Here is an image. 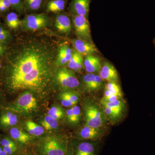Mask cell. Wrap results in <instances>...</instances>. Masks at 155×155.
Masks as SVG:
<instances>
[{"mask_svg":"<svg viewBox=\"0 0 155 155\" xmlns=\"http://www.w3.org/2000/svg\"><path fill=\"white\" fill-rule=\"evenodd\" d=\"M55 45L46 39L35 37L20 43L8 57L5 78L8 88L13 91H40L47 86L59 49Z\"/></svg>","mask_w":155,"mask_h":155,"instance_id":"1","label":"cell"},{"mask_svg":"<svg viewBox=\"0 0 155 155\" xmlns=\"http://www.w3.org/2000/svg\"><path fill=\"white\" fill-rule=\"evenodd\" d=\"M40 155H65L68 151L66 140L56 137H48L39 148Z\"/></svg>","mask_w":155,"mask_h":155,"instance_id":"2","label":"cell"},{"mask_svg":"<svg viewBox=\"0 0 155 155\" xmlns=\"http://www.w3.org/2000/svg\"><path fill=\"white\" fill-rule=\"evenodd\" d=\"M48 16L45 14H27L20 22V26L24 31H35L49 25Z\"/></svg>","mask_w":155,"mask_h":155,"instance_id":"3","label":"cell"},{"mask_svg":"<svg viewBox=\"0 0 155 155\" xmlns=\"http://www.w3.org/2000/svg\"><path fill=\"white\" fill-rule=\"evenodd\" d=\"M86 125L100 128L105 122V116L99 108L94 104H89L84 108Z\"/></svg>","mask_w":155,"mask_h":155,"instance_id":"4","label":"cell"},{"mask_svg":"<svg viewBox=\"0 0 155 155\" xmlns=\"http://www.w3.org/2000/svg\"><path fill=\"white\" fill-rule=\"evenodd\" d=\"M56 79L59 85L66 89L77 88L80 84L74 72L66 67H60L56 72Z\"/></svg>","mask_w":155,"mask_h":155,"instance_id":"5","label":"cell"},{"mask_svg":"<svg viewBox=\"0 0 155 155\" xmlns=\"http://www.w3.org/2000/svg\"><path fill=\"white\" fill-rule=\"evenodd\" d=\"M72 17L75 34L78 38L93 43L87 18L83 16H72Z\"/></svg>","mask_w":155,"mask_h":155,"instance_id":"6","label":"cell"},{"mask_svg":"<svg viewBox=\"0 0 155 155\" xmlns=\"http://www.w3.org/2000/svg\"><path fill=\"white\" fill-rule=\"evenodd\" d=\"M37 107L36 99L31 93L28 91L25 92L21 94L12 107L13 110L25 112L35 110Z\"/></svg>","mask_w":155,"mask_h":155,"instance_id":"7","label":"cell"},{"mask_svg":"<svg viewBox=\"0 0 155 155\" xmlns=\"http://www.w3.org/2000/svg\"><path fill=\"white\" fill-rule=\"evenodd\" d=\"M91 1L72 0L68 8L71 16H83L88 18Z\"/></svg>","mask_w":155,"mask_h":155,"instance_id":"8","label":"cell"},{"mask_svg":"<svg viewBox=\"0 0 155 155\" xmlns=\"http://www.w3.org/2000/svg\"><path fill=\"white\" fill-rule=\"evenodd\" d=\"M73 47L76 51L82 56L91 55L98 53V51L93 43L78 38L71 40Z\"/></svg>","mask_w":155,"mask_h":155,"instance_id":"9","label":"cell"},{"mask_svg":"<svg viewBox=\"0 0 155 155\" xmlns=\"http://www.w3.org/2000/svg\"><path fill=\"white\" fill-rule=\"evenodd\" d=\"M99 75L103 80L108 82H116L119 80L117 70L112 64L106 61L104 63L99 72Z\"/></svg>","mask_w":155,"mask_h":155,"instance_id":"10","label":"cell"},{"mask_svg":"<svg viewBox=\"0 0 155 155\" xmlns=\"http://www.w3.org/2000/svg\"><path fill=\"white\" fill-rule=\"evenodd\" d=\"M97 143L94 142L82 141L76 144L73 155H97Z\"/></svg>","mask_w":155,"mask_h":155,"instance_id":"11","label":"cell"},{"mask_svg":"<svg viewBox=\"0 0 155 155\" xmlns=\"http://www.w3.org/2000/svg\"><path fill=\"white\" fill-rule=\"evenodd\" d=\"M55 26L61 33L69 34L72 30L71 20L67 14L59 13L55 18Z\"/></svg>","mask_w":155,"mask_h":155,"instance_id":"12","label":"cell"},{"mask_svg":"<svg viewBox=\"0 0 155 155\" xmlns=\"http://www.w3.org/2000/svg\"><path fill=\"white\" fill-rule=\"evenodd\" d=\"M74 51L68 45L61 46L58 49L56 59V66L60 67L67 65L72 58Z\"/></svg>","mask_w":155,"mask_h":155,"instance_id":"13","label":"cell"},{"mask_svg":"<svg viewBox=\"0 0 155 155\" xmlns=\"http://www.w3.org/2000/svg\"><path fill=\"white\" fill-rule=\"evenodd\" d=\"M84 66L88 73L99 72L102 67L101 59L94 55L87 56L84 59Z\"/></svg>","mask_w":155,"mask_h":155,"instance_id":"14","label":"cell"},{"mask_svg":"<svg viewBox=\"0 0 155 155\" xmlns=\"http://www.w3.org/2000/svg\"><path fill=\"white\" fill-rule=\"evenodd\" d=\"M102 135L100 128H94L85 125L78 134L79 138L85 140H95Z\"/></svg>","mask_w":155,"mask_h":155,"instance_id":"15","label":"cell"},{"mask_svg":"<svg viewBox=\"0 0 155 155\" xmlns=\"http://www.w3.org/2000/svg\"><path fill=\"white\" fill-rule=\"evenodd\" d=\"M68 0H48L45 4L46 12L59 14L65 10Z\"/></svg>","mask_w":155,"mask_h":155,"instance_id":"16","label":"cell"},{"mask_svg":"<svg viewBox=\"0 0 155 155\" xmlns=\"http://www.w3.org/2000/svg\"><path fill=\"white\" fill-rule=\"evenodd\" d=\"M67 68L73 72H80L83 69V57L75 51H74L72 58L67 64Z\"/></svg>","mask_w":155,"mask_h":155,"instance_id":"17","label":"cell"},{"mask_svg":"<svg viewBox=\"0 0 155 155\" xmlns=\"http://www.w3.org/2000/svg\"><path fill=\"white\" fill-rule=\"evenodd\" d=\"M10 135L13 139L21 144H26L31 140V136L17 128L13 127L10 130Z\"/></svg>","mask_w":155,"mask_h":155,"instance_id":"18","label":"cell"},{"mask_svg":"<svg viewBox=\"0 0 155 155\" xmlns=\"http://www.w3.org/2000/svg\"><path fill=\"white\" fill-rule=\"evenodd\" d=\"M45 0H23L25 12H34L38 11L45 6Z\"/></svg>","mask_w":155,"mask_h":155,"instance_id":"19","label":"cell"},{"mask_svg":"<svg viewBox=\"0 0 155 155\" xmlns=\"http://www.w3.org/2000/svg\"><path fill=\"white\" fill-rule=\"evenodd\" d=\"M67 120L72 124H77L80 121L81 109L78 106H74L68 109L66 113Z\"/></svg>","mask_w":155,"mask_h":155,"instance_id":"20","label":"cell"},{"mask_svg":"<svg viewBox=\"0 0 155 155\" xmlns=\"http://www.w3.org/2000/svg\"><path fill=\"white\" fill-rule=\"evenodd\" d=\"M18 121L17 116L10 112L3 114L0 118L1 124L5 127L14 126L17 124Z\"/></svg>","mask_w":155,"mask_h":155,"instance_id":"21","label":"cell"},{"mask_svg":"<svg viewBox=\"0 0 155 155\" xmlns=\"http://www.w3.org/2000/svg\"><path fill=\"white\" fill-rule=\"evenodd\" d=\"M25 125L28 133L31 135L39 136L44 133L45 128L44 127L38 125L33 121H27L25 123Z\"/></svg>","mask_w":155,"mask_h":155,"instance_id":"22","label":"cell"},{"mask_svg":"<svg viewBox=\"0 0 155 155\" xmlns=\"http://www.w3.org/2000/svg\"><path fill=\"white\" fill-rule=\"evenodd\" d=\"M21 20L19 19L17 13L10 12L6 17V24L11 29H16L20 26Z\"/></svg>","mask_w":155,"mask_h":155,"instance_id":"23","label":"cell"},{"mask_svg":"<svg viewBox=\"0 0 155 155\" xmlns=\"http://www.w3.org/2000/svg\"><path fill=\"white\" fill-rule=\"evenodd\" d=\"M42 125L47 130L55 129L58 126V120L48 115L41 122Z\"/></svg>","mask_w":155,"mask_h":155,"instance_id":"24","label":"cell"},{"mask_svg":"<svg viewBox=\"0 0 155 155\" xmlns=\"http://www.w3.org/2000/svg\"><path fill=\"white\" fill-rule=\"evenodd\" d=\"M101 104L103 107L110 108L120 113H122L124 107V102L120 99L111 102L101 103Z\"/></svg>","mask_w":155,"mask_h":155,"instance_id":"25","label":"cell"},{"mask_svg":"<svg viewBox=\"0 0 155 155\" xmlns=\"http://www.w3.org/2000/svg\"><path fill=\"white\" fill-rule=\"evenodd\" d=\"M105 90L110 92L111 95H116L122 97L121 87L116 82H108L105 86Z\"/></svg>","mask_w":155,"mask_h":155,"instance_id":"26","label":"cell"},{"mask_svg":"<svg viewBox=\"0 0 155 155\" xmlns=\"http://www.w3.org/2000/svg\"><path fill=\"white\" fill-rule=\"evenodd\" d=\"M48 115L51 116L57 120L62 119L64 116V112L63 109L59 107H52L48 111Z\"/></svg>","mask_w":155,"mask_h":155,"instance_id":"27","label":"cell"},{"mask_svg":"<svg viewBox=\"0 0 155 155\" xmlns=\"http://www.w3.org/2000/svg\"><path fill=\"white\" fill-rule=\"evenodd\" d=\"M104 107V114L105 117H107L111 120H117L121 116L122 113L115 110L114 109L107 107Z\"/></svg>","mask_w":155,"mask_h":155,"instance_id":"28","label":"cell"},{"mask_svg":"<svg viewBox=\"0 0 155 155\" xmlns=\"http://www.w3.org/2000/svg\"><path fill=\"white\" fill-rule=\"evenodd\" d=\"M11 3L12 8L15 10L19 15L25 12L23 5V0H8Z\"/></svg>","mask_w":155,"mask_h":155,"instance_id":"29","label":"cell"},{"mask_svg":"<svg viewBox=\"0 0 155 155\" xmlns=\"http://www.w3.org/2000/svg\"><path fill=\"white\" fill-rule=\"evenodd\" d=\"M96 74L88 73L83 77V82L84 86L89 91H91L92 87L94 83Z\"/></svg>","mask_w":155,"mask_h":155,"instance_id":"30","label":"cell"},{"mask_svg":"<svg viewBox=\"0 0 155 155\" xmlns=\"http://www.w3.org/2000/svg\"><path fill=\"white\" fill-rule=\"evenodd\" d=\"M61 95L67 98L73 104H76L78 101V96L77 94L72 91H65L62 93Z\"/></svg>","mask_w":155,"mask_h":155,"instance_id":"31","label":"cell"},{"mask_svg":"<svg viewBox=\"0 0 155 155\" xmlns=\"http://www.w3.org/2000/svg\"><path fill=\"white\" fill-rule=\"evenodd\" d=\"M0 145L2 147L13 148H17V144L15 142L13 141L11 139L5 137L2 139L0 141Z\"/></svg>","mask_w":155,"mask_h":155,"instance_id":"32","label":"cell"},{"mask_svg":"<svg viewBox=\"0 0 155 155\" xmlns=\"http://www.w3.org/2000/svg\"><path fill=\"white\" fill-rule=\"evenodd\" d=\"M103 81L99 75H96L94 83L92 87L91 91H94L99 89L102 86Z\"/></svg>","mask_w":155,"mask_h":155,"instance_id":"33","label":"cell"},{"mask_svg":"<svg viewBox=\"0 0 155 155\" xmlns=\"http://www.w3.org/2000/svg\"><path fill=\"white\" fill-rule=\"evenodd\" d=\"M121 97H122L116 95H113L108 97H103L101 101V103L111 102L114 101L116 100L119 99L121 98Z\"/></svg>","mask_w":155,"mask_h":155,"instance_id":"34","label":"cell"},{"mask_svg":"<svg viewBox=\"0 0 155 155\" xmlns=\"http://www.w3.org/2000/svg\"><path fill=\"white\" fill-rule=\"evenodd\" d=\"M61 103L62 105L66 107H73L75 106V104L72 102L71 101H69L67 98L61 95Z\"/></svg>","mask_w":155,"mask_h":155,"instance_id":"35","label":"cell"},{"mask_svg":"<svg viewBox=\"0 0 155 155\" xmlns=\"http://www.w3.org/2000/svg\"><path fill=\"white\" fill-rule=\"evenodd\" d=\"M2 4L8 10L10 9V8H12L11 3L9 2L8 0H2Z\"/></svg>","mask_w":155,"mask_h":155,"instance_id":"36","label":"cell"},{"mask_svg":"<svg viewBox=\"0 0 155 155\" xmlns=\"http://www.w3.org/2000/svg\"><path fill=\"white\" fill-rule=\"evenodd\" d=\"M10 33L8 31L6 30L5 28H2V27H0V35L2 34H6Z\"/></svg>","mask_w":155,"mask_h":155,"instance_id":"37","label":"cell"},{"mask_svg":"<svg viewBox=\"0 0 155 155\" xmlns=\"http://www.w3.org/2000/svg\"><path fill=\"white\" fill-rule=\"evenodd\" d=\"M8 10V9L6 8L2 4H0V12H5Z\"/></svg>","mask_w":155,"mask_h":155,"instance_id":"38","label":"cell"},{"mask_svg":"<svg viewBox=\"0 0 155 155\" xmlns=\"http://www.w3.org/2000/svg\"><path fill=\"white\" fill-rule=\"evenodd\" d=\"M5 53V49L0 44V55L2 56Z\"/></svg>","mask_w":155,"mask_h":155,"instance_id":"39","label":"cell"},{"mask_svg":"<svg viewBox=\"0 0 155 155\" xmlns=\"http://www.w3.org/2000/svg\"><path fill=\"white\" fill-rule=\"evenodd\" d=\"M0 155H8L1 146H0Z\"/></svg>","mask_w":155,"mask_h":155,"instance_id":"40","label":"cell"},{"mask_svg":"<svg viewBox=\"0 0 155 155\" xmlns=\"http://www.w3.org/2000/svg\"><path fill=\"white\" fill-rule=\"evenodd\" d=\"M65 155H73V154H72V152H71L68 151Z\"/></svg>","mask_w":155,"mask_h":155,"instance_id":"41","label":"cell"},{"mask_svg":"<svg viewBox=\"0 0 155 155\" xmlns=\"http://www.w3.org/2000/svg\"><path fill=\"white\" fill-rule=\"evenodd\" d=\"M153 42L154 44L155 45V38L154 39L153 41Z\"/></svg>","mask_w":155,"mask_h":155,"instance_id":"42","label":"cell"},{"mask_svg":"<svg viewBox=\"0 0 155 155\" xmlns=\"http://www.w3.org/2000/svg\"><path fill=\"white\" fill-rule=\"evenodd\" d=\"M1 67H2V64H1V63L0 62V69H1Z\"/></svg>","mask_w":155,"mask_h":155,"instance_id":"43","label":"cell"},{"mask_svg":"<svg viewBox=\"0 0 155 155\" xmlns=\"http://www.w3.org/2000/svg\"><path fill=\"white\" fill-rule=\"evenodd\" d=\"M2 4V0H0V4Z\"/></svg>","mask_w":155,"mask_h":155,"instance_id":"44","label":"cell"}]
</instances>
